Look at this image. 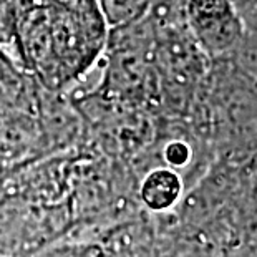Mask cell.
<instances>
[{
    "mask_svg": "<svg viewBox=\"0 0 257 257\" xmlns=\"http://www.w3.org/2000/svg\"><path fill=\"white\" fill-rule=\"evenodd\" d=\"M179 193V179L176 174L166 169H160L148 176L143 196L146 202L153 207H166L178 198Z\"/></svg>",
    "mask_w": 257,
    "mask_h": 257,
    "instance_id": "3957f363",
    "label": "cell"
},
{
    "mask_svg": "<svg viewBox=\"0 0 257 257\" xmlns=\"http://www.w3.org/2000/svg\"><path fill=\"white\" fill-rule=\"evenodd\" d=\"M184 20L201 50L216 58L232 57L245 37L232 0H184Z\"/></svg>",
    "mask_w": 257,
    "mask_h": 257,
    "instance_id": "7a4b0ae2",
    "label": "cell"
},
{
    "mask_svg": "<svg viewBox=\"0 0 257 257\" xmlns=\"http://www.w3.org/2000/svg\"><path fill=\"white\" fill-rule=\"evenodd\" d=\"M10 12L24 65L50 91L75 83L105 50L100 0H10Z\"/></svg>",
    "mask_w": 257,
    "mask_h": 257,
    "instance_id": "6da1fadb",
    "label": "cell"
},
{
    "mask_svg": "<svg viewBox=\"0 0 257 257\" xmlns=\"http://www.w3.org/2000/svg\"><path fill=\"white\" fill-rule=\"evenodd\" d=\"M236 67L257 83V37L245 34L242 43L232 55Z\"/></svg>",
    "mask_w": 257,
    "mask_h": 257,
    "instance_id": "277c9868",
    "label": "cell"
}]
</instances>
